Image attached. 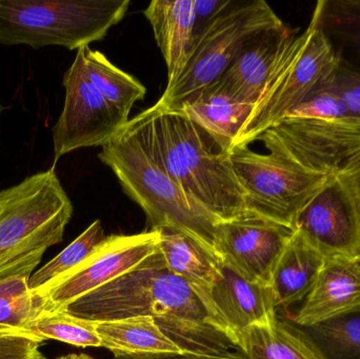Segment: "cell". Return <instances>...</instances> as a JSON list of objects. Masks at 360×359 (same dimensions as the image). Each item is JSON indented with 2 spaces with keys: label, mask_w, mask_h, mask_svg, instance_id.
I'll return each instance as SVG.
<instances>
[{
  "label": "cell",
  "mask_w": 360,
  "mask_h": 359,
  "mask_svg": "<svg viewBox=\"0 0 360 359\" xmlns=\"http://www.w3.org/2000/svg\"><path fill=\"white\" fill-rule=\"evenodd\" d=\"M59 311L93 322L149 316L184 353L220 356L239 341L214 308L167 268L160 250L141 265Z\"/></svg>",
  "instance_id": "cell-1"
},
{
  "label": "cell",
  "mask_w": 360,
  "mask_h": 359,
  "mask_svg": "<svg viewBox=\"0 0 360 359\" xmlns=\"http://www.w3.org/2000/svg\"><path fill=\"white\" fill-rule=\"evenodd\" d=\"M98 157L143 209L151 230H176L216 254L218 221L188 198L169 173L154 133L153 107L129 120Z\"/></svg>",
  "instance_id": "cell-2"
},
{
  "label": "cell",
  "mask_w": 360,
  "mask_h": 359,
  "mask_svg": "<svg viewBox=\"0 0 360 359\" xmlns=\"http://www.w3.org/2000/svg\"><path fill=\"white\" fill-rule=\"evenodd\" d=\"M154 109V133L162 160L182 191L218 223L247 216L243 188L230 162V152L184 112Z\"/></svg>",
  "instance_id": "cell-3"
},
{
  "label": "cell",
  "mask_w": 360,
  "mask_h": 359,
  "mask_svg": "<svg viewBox=\"0 0 360 359\" xmlns=\"http://www.w3.org/2000/svg\"><path fill=\"white\" fill-rule=\"evenodd\" d=\"M73 206L54 168L0 192V278L31 275L61 242Z\"/></svg>",
  "instance_id": "cell-4"
},
{
  "label": "cell",
  "mask_w": 360,
  "mask_h": 359,
  "mask_svg": "<svg viewBox=\"0 0 360 359\" xmlns=\"http://www.w3.org/2000/svg\"><path fill=\"white\" fill-rule=\"evenodd\" d=\"M321 10L323 0L317 2L308 27L290 44L232 149L249 147L281 124L292 110L333 81L342 59L323 27Z\"/></svg>",
  "instance_id": "cell-5"
},
{
  "label": "cell",
  "mask_w": 360,
  "mask_h": 359,
  "mask_svg": "<svg viewBox=\"0 0 360 359\" xmlns=\"http://www.w3.org/2000/svg\"><path fill=\"white\" fill-rule=\"evenodd\" d=\"M130 0H0V44L79 50L103 39Z\"/></svg>",
  "instance_id": "cell-6"
},
{
  "label": "cell",
  "mask_w": 360,
  "mask_h": 359,
  "mask_svg": "<svg viewBox=\"0 0 360 359\" xmlns=\"http://www.w3.org/2000/svg\"><path fill=\"white\" fill-rule=\"evenodd\" d=\"M281 25L264 0L233 2L195 37L184 70L154 105L164 111L180 110L184 101L221 77L252 38Z\"/></svg>",
  "instance_id": "cell-7"
},
{
  "label": "cell",
  "mask_w": 360,
  "mask_h": 359,
  "mask_svg": "<svg viewBox=\"0 0 360 359\" xmlns=\"http://www.w3.org/2000/svg\"><path fill=\"white\" fill-rule=\"evenodd\" d=\"M268 154L234 148L230 162L245 193L248 213L293 230L300 211L325 187L329 176L294 162L266 133Z\"/></svg>",
  "instance_id": "cell-8"
},
{
  "label": "cell",
  "mask_w": 360,
  "mask_h": 359,
  "mask_svg": "<svg viewBox=\"0 0 360 359\" xmlns=\"http://www.w3.org/2000/svg\"><path fill=\"white\" fill-rule=\"evenodd\" d=\"M63 112L53 128L54 164L65 154L82 148L101 147L115 138L130 118L114 107L89 80L84 48L63 76Z\"/></svg>",
  "instance_id": "cell-9"
},
{
  "label": "cell",
  "mask_w": 360,
  "mask_h": 359,
  "mask_svg": "<svg viewBox=\"0 0 360 359\" xmlns=\"http://www.w3.org/2000/svg\"><path fill=\"white\" fill-rule=\"evenodd\" d=\"M158 230L108 236L98 250L44 293V312H56L128 273L158 251Z\"/></svg>",
  "instance_id": "cell-10"
},
{
  "label": "cell",
  "mask_w": 360,
  "mask_h": 359,
  "mask_svg": "<svg viewBox=\"0 0 360 359\" xmlns=\"http://www.w3.org/2000/svg\"><path fill=\"white\" fill-rule=\"evenodd\" d=\"M293 230L248 214L216 225L215 252L224 265L245 280L270 286L273 272Z\"/></svg>",
  "instance_id": "cell-11"
},
{
  "label": "cell",
  "mask_w": 360,
  "mask_h": 359,
  "mask_svg": "<svg viewBox=\"0 0 360 359\" xmlns=\"http://www.w3.org/2000/svg\"><path fill=\"white\" fill-rule=\"evenodd\" d=\"M294 231L326 259L345 257L360 261L359 226L330 176L325 187L300 211Z\"/></svg>",
  "instance_id": "cell-12"
},
{
  "label": "cell",
  "mask_w": 360,
  "mask_h": 359,
  "mask_svg": "<svg viewBox=\"0 0 360 359\" xmlns=\"http://www.w3.org/2000/svg\"><path fill=\"white\" fill-rule=\"evenodd\" d=\"M202 295L238 341L248 329L271 326L278 318L270 286L249 282L224 263L220 278Z\"/></svg>",
  "instance_id": "cell-13"
},
{
  "label": "cell",
  "mask_w": 360,
  "mask_h": 359,
  "mask_svg": "<svg viewBox=\"0 0 360 359\" xmlns=\"http://www.w3.org/2000/svg\"><path fill=\"white\" fill-rule=\"evenodd\" d=\"M296 35L285 25L258 34L222 74V84L235 98L255 105Z\"/></svg>",
  "instance_id": "cell-14"
},
{
  "label": "cell",
  "mask_w": 360,
  "mask_h": 359,
  "mask_svg": "<svg viewBox=\"0 0 360 359\" xmlns=\"http://www.w3.org/2000/svg\"><path fill=\"white\" fill-rule=\"evenodd\" d=\"M356 312H360V261L332 257L326 259L293 322L307 328Z\"/></svg>",
  "instance_id": "cell-15"
},
{
  "label": "cell",
  "mask_w": 360,
  "mask_h": 359,
  "mask_svg": "<svg viewBox=\"0 0 360 359\" xmlns=\"http://www.w3.org/2000/svg\"><path fill=\"white\" fill-rule=\"evenodd\" d=\"M253 109L235 98L218 78L184 101L180 111L207 133L220 151L229 153Z\"/></svg>",
  "instance_id": "cell-16"
},
{
  "label": "cell",
  "mask_w": 360,
  "mask_h": 359,
  "mask_svg": "<svg viewBox=\"0 0 360 359\" xmlns=\"http://www.w3.org/2000/svg\"><path fill=\"white\" fill-rule=\"evenodd\" d=\"M168 67V84L184 70L194 44V0H153L145 10Z\"/></svg>",
  "instance_id": "cell-17"
},
{
  "label": "cell",
  "mask_w": 360,
  "mask_h": 359,
  "mask_svg": "<svg viewBox=\"0 0 360 359\" xmlns=\"http://www.w3.org/2000/svg\"><path fill=\"white\" fill-rule=\"evenodd\" d=\"M326 259L319 251L294 231L271 280L270 287L277 307L288 308L306 299Z\"/></svg>",
  "instance_id": "cell-18"
},
{
  "label": "cell",
  "mask_w": 360,
  "mask_h": 359,
  "mask_svg": "<svg viewBox=\"0 0 360 359\" xmlns=\"http://www.w3.org/2000/svg\"><path fill=\"white\" fill-rule=\"evenodd\" d=\"M158 250L167 268L205 294L217 282L222 263L194 238L173 229H160Z\"/></svg>",
  "instance_id": "cell-19"
},
{
  "label": "cell",
  "mask_w": 360,
  "mask_h": 359,
  "mask_svg": "<svg viewBox=\"0 0 360 359\" xmlns=\"http://www.w3.org/2000/svg\"><path fill=\"white\" fill-rule=\"evenodd\" d=\"M239 350L247 359H326L300 327L279 318L271 326L248 329Z\"/></svg>",
  "instance_id": "cell-20"
},
{
  "label": "cell",
  "mask_w": 360,
  "mask_h": 359,
  "mask_svg": "<svg viewBox=\"0 0 360 359\" xmlns=\"http://www.w3.org/2000/svg\"><path fill=\"white\" fill-rule=\"evenodd\" d=\"M101 347L115 354L184 353L149 316L96 322Z\"/></svg>",
  "instance_id": "cell-21"
},
{
  "label": "cell",
  "mask_w": 360,
  "mask_h": 359,
  "mask_svg": "<svg viewBox=\"0 0 360 359\" xmlns=\"http://www.w3.org/2000/svg\"><path fill=\"white\" fill-rule=\"evenodd\" d=\"M84 53L89 80L114 107L129 118L135 103L145 98L147 89L132 75L114 65L99 51L84 46Z\"/></svg>",
  "instance_id": "cell-22"
},
{
  "label": "cell",
  "mask_w": 360,
  "mask_h": 359,
  "mask_svg": "<svg viewBox=\"0 0 360 359\" xmlns=\"http://www.w3.org/2000/svg\"><path fill=\"white\" fill-rule=\"evenodd\" d=\"M30 278L27 274L0 278V335L27 337V328L44 313V299L30 289Z\"/></svg>",
  "instance_id": "cell-23"
},
{
  "label": "cell",
  "mask_w": 360,
  "mask_h": 359,
  "mask_svg": "<svg viewBox=\"0 0 360 359\" xmlns=\"http://www.w3.org/2000/svg\"><path fill=\"white\" fill-rule=\"evenodd\" d=\"M105 230L101 221H95L65 250L40 268L30 278L29 287L35 293H44L72 270L82 265L105 242Z\"/></svg>",
  "instance_id": "cell-24"
},
{
  "label": "cell",
  "mask_w": 360,
  "mask_h": 359,
  "mask_svg": "<svg viewBox=\"0 0 360 359\" xmlns=\"http://www.w3.org/2000/svg\"><path fill=\"white\" fill-rule=\"evenodd\" d=\"M40 344L48 339L69 344L76 347H101L96 322L82 320L63 311L44 312L25 333Z\"/></svg>",
  "instance_id": "cell-25"
},
{
  "label": "cell",
  "mask_w": 360,
  "mask_h": 359,
  "mask_svg": "<svg viewBox=\"0 0 360 359\" xmlns=\"http://www.w3.org/2000/svg\"><path fill=\"white\" fill-rule=\"evenodd\" d=\"M302 329L326 359H360V312Z\"/></svg>",
  "instance_id": "cell-26"
},
{
  "label": "cell",
  "mask_w": 360,
  "mask_h": 359,
  "mask_svg": "<svg viewBox=\"0 0 360 359\" xmlns=\"http://www.w3.org/2000/svg\"><path fill=\"white\" fill-rule=\"evenodd\" d=\"M327 175L338 185L360 230V137Z\"/></svg>",
  "instance_id": "cell-27"
},
{
  "label": "cell",
  "mask_w": 360,
  "mask_h": 359,
  "mask_svg": "<svg viewBox=\"0 0 360 359\" xmlns=\"http://www.w3.org/2000/svg\"><path fill=\"white\" fill-rule=\"evenodd\" d=\"M321 19L325 29L342 34L360 48V1H323Z\"/></svg>",
  "instance_id": "cell-28"
},
{
  "label": "cell",
  "mask_w": 360,
  "mask_h": 359,
  "mask_svg": "<svg viewBox=\"0 0 360 359\" xmlns=\"http://www.w3.org/2000/svg\"><path fill=\"white\" fill-rule=\"evenodd\" d=\"M347 116L352 115L346 103L335 92L327 88L292 110L285 119H336Z\"/></svg>",
  "instance_id": "cell-29"
},
{
  "label": "cell",
  "mask_w": 360,
  "mask_h": 359,
  "mask_svg": "<svg viewBox=\"0 0 360 359\" xmlns=\"http://www.w3.org/2000/svg\"><path fill=\"white\" fill-rule=\"evenodd\" d=\"M328 89L344 100L351 115L360 118V72L342 65Z\"/></svg>",
  "instance_id": "cell-30"
},
{
  "label": "cell",
  "mask_w": 360,
  "mask_h": 359,
  "mask_svg": "<svg viewBox=\"0 0 360 359\" xmlns=\"http://www.w3.org/2000/svg\"><path fill=\"white\" fill-rule=\"evenodd\" d=\"M39 341L19 335H0V359H46Z\"/></svg>",
  "instance_id": "cell-31"
},
{
  "label": "cell",
  "mask_w": 360,
  "mask_h": 359,
  "mask_svg": "<svg viewBox=\"0 0 360 359\" xmlns=\"http://www.w3.org/2000/svg\"><path fill=\"white\" fill-rule=\"evenodd\" d=\"M232 4L233 1L230 0H194V37L198 36L210 22Z\"/></svg>",
  "instance_id": "cell-32"
},
{
  "label": "cell",
  "mask_w": 360,
  "mask_h": 359,
  "mask_svg": "<svg viewBox=\"0 0 360 359\" xmlns=\"http://www.w3.org/2000/svg\"><path fill=\"white\" fill-rule=\"evenodd\" d=\"M114 359H247L240 350L226 355H196L191 353L115 354Z\"/></svg>",
  "instance_id": "cell-33"
},
{
  "label": "cell",
  "mask_w": 360,
  "mask_h": 359,
  "mask_svg": "<svg viewBox=\"0 0 360 359\" xmlns=\"http://www.w3.org/2000/svg\"><path fill=\"white\" fill-rule=\"evenodd\" d=\"M56 359H94L91 358L88 354H68V355L60 356V358Z\"/></svg>",
  "instance_id": "cell-34"
},
{
  "label": "cell",
  "mask_w": 360,
  "mask_h": 359,
  "mask_svg": "<svg viewBox=\"0 0 360 359\" xmlns=\"http://www.w3.org/2000/svg\"><path fill=\"white\" fill-rule=\"evenodd\" d=\"M2 112V105L1 103H0V114H1Z\"/></svg>",
  "instance_id": "cell-35"
}]
</instances>
